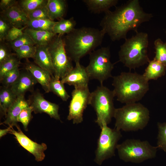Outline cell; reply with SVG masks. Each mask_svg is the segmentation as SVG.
Segmentation results:
<instances>
[{
	"label": "cell",
	"instance_id": "1",
	"mask_svg": "<svg viewBox=\"0 0 166 166\" xmlns=\"http://www.w3.org/2000/svg\"><path fill=\"white\" fill-rule=\"evenodd\" d=\"M152 16L144 11L139 0H129L114 11L105 12L100 26L112 41H119L126 39L130 31L137 32L140 25L149 21Z\"/></svg>",
	"mask_w": 166,
	"mask_h": 166
},
{
	"label": "cell",
	"instance_id": "2",
	"mask_svg": "<svg viewBox=\"0 0 166 166\" xmlns=\"http://www.w3.org/2000/svg\"><path fill=\"white\" fill-rule=\"evenodd\" d=\"M105 34L101 29L87 27L75 28L64 35L68 56L72 61L80 62L82 58L89 55L101 45Z\"/></svg>",
	"mask_w": 166,
	"mask_h": 166
},
{
	"label": "cell",
	"instance_id": "3",
	"mask_svg": "<svg viewBox=\"0 0 166 166\" xmlns=\"http://www.w3.org/2000/svg\"><path fill=\"white\" fill-rule=\"evenodd\" d=\"M112 77V85L115 96L122 103L127 104L137 102L149 89L148 81L143 74L122 72Z\"/></svg>",
	"mask_w": 166,
	"mask_h": 166
},
{
	"label": "cell",
	"instance_id": "4",
	"mask_svg": "<svg viewBox=\"0 0 166 166\" xmlns=\"http://www.w3.org/2000/svg\"><path fill=\"white\" fill-rule=\"evenodd\" d=\"M118 52L119 61L129 69H135L148 63V45L147 33L136 32L135 35L125 39Z\"/></svg>",
	"mask_w": 166,
	"mask_h": 166
},
{
	"label": "cell",
	"instance_id": "5",
	"mask_svg": "<svg viewBox=\"0 0 166 166\" xmlns=\"http://www.w3.org/2000/svg\"><path fill=\"white\" fill-rule=\"evenodd\" d=\"M114 118L115 128L125 132L143 129L150 120V112L147 108L140 103L125 104L116 108Z\"/></svg>",
	"mask_w": 166,
	"mask_h": 166
},
{
	"label": "cell",
	"instance_id": "6",
	"mask_svg": "<svg viewBox=\"0 0 166 166\" xmlns=\"http://www.w3.org/2000/svg\"><path fill=\"white\" fill-rule=\"evenodd\" d=\"M158 148L147 140L128 139L118 144L117 150L120 158L125 162L140 163L155 158Z\"/></svg>",
	"mask_w": 166,
	"mask_h": 166
},
{
	"label": "cell",
	"instance_id": "7",
	"mask_svg": "<svg viewBox=\"0 0 166 166\" xmlns=\"http://www.w3.org/2000/svg\"><path fill=\"white\" fill-rule=\"evenodd\" d=\"M115 97L113 90L103 84H101L91 93L89 105L96 113L97 119L95 122L100 128L104 124L108 125L114 117L116 109L113 103Z\"/></svg>",
	"mask_w": 166,
	"mask_h": 166
},
{
	"label": "cell",
	"instance_id": "8",
	"mask_svg": "<svg viewBox=\"0 0 166 166\" xmlns=\"http://www.w3.org/2000/svg\"><path fill=\"white\" fill-rule=\"evenodd\" d=\"M110 57L109 47H101L89 54V62L86 68L90 79L97 80L103 84L104 81L113 77L114 64Z\"/></svg>",
	"mask_w": 166,
	"mask_h": 166
},
{
	"label": "cell",
	"instance_id": "9",
	"mask_svg": "<svg viewBox=\"0 0 166 166\" xmlns=\"http://www.w3.org/2000/svg\"><path fill=\"white\" fill-rule=\"evenodd\" d=\"M47 46L54 70V77L61 80L74 67L65 49L64 35L57 34Z\"/></svg>",
	"mask_w": 166,
	"mask_h": 166
},
{
	"label": "cell",
	"instance_id": "10",
	"mask_svg": "<svg viewBox=\"0 0 166 166\" xmlns=\"http://www.w3.org/2000/svg\"><path fill=\"white\" fill-rule=\"evenodd\" d=\"M101 128L94 159V161L99 165L104 160L115 155L118 141L122 136L120 131L115 128L112 129L107 125H103Z\"/></svg>",
	"mask_w": 166,
	"mask_h": 166
},
{
	"label": "cell",
	"instance_id": "11",
	"mask_svg": "<svg viewBox=\"0 0 166 166\" xmlns=\"http://www.w3.org/2000/svg\"><path fill=\"white\" fill-rule=\"evenodd\" d=\"M91 93L88 86L75 87L73 90L67 119L72 120L73 124H78L83 121V113L89 105Z\"/></svg>",
	"mask_w": 166,
	"mask_h": 166
},
{
	"label": "cell",
	"instance_id": "12",
	"mask_svg": "<svg viewBox=\"0 0 166 166\" xmlns=\"http://www.w3.org/2000/svg\"><path fill=\"white\" fill-rule=\"evenodd\" d=\"M17 128V131L12 127L10 133L14 136L22 147L34 156L37 161L43 160L45 156L44 152L47 148L46 145L44 143L39 144L34 142L23 132L19 126Z\"/></svg>",
	"mask_w": 166,
	"mask_h": 166
},
{
	"label": "cell",
	"instance_id": "13",
	"mask_svg": "<svg viewBox=\"0 0 166 166\" xmlns=\"http://www.w3.org/2000/svg\"><path fill=\"white\" fill-rule=\"evenodd\" d=\"M28 102L35 113H45L51 118L57 120H60L58 113V105L46 100L40 93H34Z\"/></svg>",
	"mask_w": 166,
	"mask_h": 166
},
{
	"label": "cell",
	"instance_id": "14",
	"mask_svg": "<svg viewBox=\"0 0 166 166\" xmlns=\"http://www.w3.org/2000/svg\"><path fill=\"white\" fill-rule=\"evenodd\" d=\"M73 69L61 80L63 84L73 86L74 88L88 86L90 80L86 67L81 65L80 62H76Z\"/></svg>",
	"mask_w": 166,
	"mask_h": 166
},
{
	"label": "cell",
	"instance_id": "15",
	"mask_svg": "<svg viewBox=\"0 0 166 166\" xmlns=\"http://www.w3.org/2000/svg\"><path fill=\"white\" fill-rule=\"evenodd\" d=\"M0 16L12 26L19 29L26 27L29 20L27 14L21 8L18 3L8 10L1 11Z\"/></svg>",
	"mask_w": 166,
	"mask_h": 166
},
{
	"label": "cell",
	"instance_id": "16",
	"mask_svg": "<svg viewBox=\"0 0 166 166\" xmlns=\"http://www.w3.org/2000/svg\"><path fill=\"white\" fill-rule=\"evenodd\" d=\"M37 82L31 73L26 69L20 72L18 79L10 88L17 97L24 96L26 92L33 90Z\"/></svg>",
	"mask_w": 166,
	"mask_h": 166
},
{
	"label": "cell",
	"instance_id": "17",
	"mask_svg": "<svg viewBox=\"0 0 166 166\" xmlns=\"http://www.w3.org/2000/svg\"><path fill=\"white\" fill-rule=\"evenodd\" d=\"M30 106L28 101L26 100L24 96L17 97L13 104L8 109L6 115V119L2 124H5L13 127L18 125L17 119L22 111Z\"/></svg>",
	"mask_w": 166,
	"mask_h": 166
},
{
	"label": "cell",
	"instance_id": "18",
	"mask_svg": "<svg viewBox=\"0 0 166 166\" xmlns=\"http://www.w3.org/2000/svg\"><path fill=\"white\" fill-rule=\"evenodd\" d=\"M36 46V51L33 58L34 62L37 65L49 72L52 77H54V70L47 46Z\"/></svg>",
	"mask_w": 166,
	"mask_h": 166
},
{
	"label": "cell",
	"instance_id": "19",
	"mask_svg": "<svg viewBox=\"0 0 166 166\" xmlns=\"http://www.w3.org/2000/svg\"><path fill=\"white\" fill-rule=\"evenodd\" d=\"M26 69L31 73L46 93L50 92L49 85L53 77L49 72L37 65L29 62L26 64Z\"/></svg>",
	"mask_w": 166,
	"mask_h": 166
},
{
	"label": "cell",
	"instance_id": "20",
	"mask_svg": "<svg viewBox=\"0 0 166 166\" xmlns=\"http://www.w3.org/2000/svg\"><path fill=\"white\" fill-rule=\"evenodd\" d=\"M23 32L29 35L36 45L47 46L57 34L53 32L33 30L26 28Z\"/></svg>",
	"mask_w": 166,
	"mask_h": 166
},
{
	"label": "cell",
	"instance_id": "21",
	"mask_svg": "<svg viewBox=\"0 0 166 166\" xmlns=\"http://www.w3.org/2000/svg\"><path fill=\"white\" fill-rule=\"evenodd\" d=\"M46 6L49 19L53 21L63 18L67 9L65 0H48Z\"/></svg>",
	"mask_w": 166,
	"mask_h": 166
},
{
	"label": "cell",
	"instance_id": "22",
	"mask_svg": "<svg viewBox=\"0 0 166 166\" xmlns=\"http://www.w3.org/2000/svg\"><path fill=\"white\" fill-rule=\"evenodd\" d=\"M166 70V65L153 59L150 61L143 75L148 81L156 80L164 75Z\"/></svg>",
	"mask_w": 166,
	"mask_h": 166
},
{
	"label": "cell",
	"instance_id": "23",
	"mask_svg": "<svg viewBox=\"0 0 166 166\" xmlns=\"http://www.w3.org/2000/svg\"><path fill=\"white\" fill-rule=\"evenodd\" d=\"M82 2L91 12L99 14L105 13L109 10L110 8L116 6L118 1L117 0H83Z\"/></svg>",
	"mask_w": 166,
	"mask_h": 166
},
{
	"label": "cell",
	"instance_id": "24",
	"mask_svg": "<svg viewBox=\"0 0 166 166\" xmlns=\"http://www.w3.org/2000/svg\"><path fill=\"white\" fill-rule=\"evenodd\" d=\"M17 97L10 88L2 86L0 90V109L1 112L6 115L9 108L16 101Z\"/></svg>",
	"mask_w": 166,
	"mask_h": 166
},
{
	"label": "cell",
	"instance_id": "25",
	"mask_svg": "<svg viewBox=\"0 0 166 166\" xmlns=\"http://www.w3.org/2000/svg\"><path fill=\"white\" fill-rule=\"evenodd\" d=\"M76 24V21L73 17L68 19L62 18L56 22L53 28V32L62 36L68 34L75 28Z\"/></svg>",
	"mask_w": 166,
	"mask_h": 166
},
{
	"label": "cell",
	"instance_id": "26",
	"mask_svg": "<svg viewBox=\"0 0 166 166\" xmlns=\"http://www.w3.org/2000/svg\"><path fill=\"white\" fill-rule=\"evenodd\" d=\"M56 22L49 19H29L26 28L35 30L53 32V28Z\"/></svg>",
	"mask_w": 166,
	"mask_h": 166
},
{
	"label": "cell",
	"instance_id": "27",
	"mask_svg": "<svg viewBox=\"0 0 166 166\" xmlns=\"http://www.w3.org/2000/svg\"><path fill=\"white\" fill-rule=\"evenodd\" d=\"M49 90L64 101H66L70 97L65 89L64 84L60 80L54 77L52 78L50 82Z\"/></svg>",
	"mask_w": 166,
	"mask_h": 166
},
{
	"label": "cell",
	"instance_id": "28",
	"mask_svg": "<svg viewBox=\"0 0 166 166\" xmlns=\"http://www.w3.org/2000/svg\"><path fill=\"white\" fill-rule=\"evenodd\" d=\"M48 0H22L18 2L21 8L27 15L36 9L46 5Z\"/></svg>",
	"mask_w": 166,
	"mask_h": 166
},
{
	"label": "cell",
	"instance_id": "29",
	"mask_svg": "<svg viewBox=\"0 0 166 166\" xmlns=\"http://www.w3.org/2000/svg\"><path fill=\"white\" fill-rule=\"evenodd\" d=\"M20 59L13 54L8 58L0 64V79L7 73L18 67Z\"/></svg>",
	"mask_w": 166,
	"mask_h": 166
},
{
	"label": "cell",
	"instance_id": "30",
	"mask_svg": "<svg viewBox=\"0 0 166 166\" xmlns=\"http://www.w3.org/2000/svg\"><path fill=\"white\" fill-rule=\"evenodd\" d=\"M155 55L154 59L166 65V44L160 39L158 38L154 42Z\"/></svg>",
	"mask_w": 166,
	"mask_h": 166
},
{
	"label": "cell",
	"instance_id": "31",
	"mask_svg": "<svg viewBox=\"0 0 166 166\" xmlns=\"http://www.w3.org/2000/svg\"><path fill=\"white\" fill-rule=\"evenodd\" d=\"M36 49V45H26L14 50L15 54L20 60L22 58H33Z\"/></svg>",
	"mask_w": 166,
	"mask_h": 166
},
{
	"label": "cell",
	"instance_id": "32",
	"mask_svg": "<svg viewBox=\"0 0 166 166\" xmlns=\"http://www.w3.org/2000/svg\"><path fill=\"white\" fill-rule=\"evenodd\" d=\"M157 126L158 133L156 146L166 153V122H158Z\"/></svg>",
	"mask_w": 166,
	"mask_h": 166
},
{
	"label": "cell",
	"instance_id": "33",
	"mask_svg": "<svg viewBox=\"0 0 166 166\" xmlns=\"http://www.w3.org/2000/svg\"><path fill=\"white\" fill-rule=\"evenodd\" d=\"M20 73V72L18 67L6 73L0 79L2 86L10 88L17 80Z\"/></svg>",
	"mask_w": 166,
	"mask_h": 166
},
{
	"label": "cell",
	"instance_id": "34",
	"mask_svg": "<svg viewBox=\"0 0 166 166\" xmlns=\"http://www.w3.org/2000/svg\"><path fill=\"white\" fill-rule=\"evenodd\" d=\"M10 47L13 50L26 45H36L30 36L24 33L16 39L10 42Z\"/></svg>",
	"mask_w": 166,
	"mask_h": 166
},
{
	"label": "cell",
	"instance_id": "35",
	"mask_svg": "<svg viewBox=\"0 0 166 166\" xmlns=\"http://www.w3.org/2000/svg\"><path fill=\"white\" fill-rule=\"evenodd\" d=\"M33 111L32 107L30 105L24 109L18 117V122H20L22 124L25 131L27 130V127L31 119V113Z\"/></svg>",
	"mask_w": 166,
	"mask_h": 166
},
{
	"label": "cell",
	"instance_id": "36",
	"mask_svg": "<svg viewBox=\"0 0 166 166\" xmlns=\"http://www.w3.org/2000/svg\"><path fill=\"white\" fill-rule=\"evenodd\" d=\"M46 5L40 7L27 15L30 20L49 19Z\"/></svg>",
	"mask_w": 166,
	"mask_h": 166
},
{
	"label": "cell",
	"instance_id": "37",
	"mask_svg": "<svg viewBox=\"0 0 166 166\" xmlns=\"http://www.w3.org/2000/svg\"><path fill=\"white\" fill-rule=\"evenodd\" d=\"M12 26L5 19L0 17V41L3 42L11 28Z\"/></svg>",
	"mask_w": 166,
	"mask_h": 166
},
{
	"label": "cell",
	"instance_id": "38",
	"mask_svg": "<svg viewBox=\"0 0 166 166\" xmlns=\"http://www.w3.org/2000/svg\"><path fill=\"white\" fill-rule=\"evenodd\" d=\"M26 28V27L19 29L12 26L9 30L5 40L10 42L16 39L23 34V30Z\"/></svg>",
	"mask_w": 166,
	"mask_h": 166
},
{
	"label": "cell",
	"instance_id": "39",
	"mask_svg": "<svg viewBox=\"0 0 166 166\" xmlns=\"http://www.w3.org/2000/svg\"><path fill=\"white\" fill-rule=\"evenodd\" d=\"M13 54L9 50L7 46L2 42L0 44V64L8 58Z\"/></svg>",
	"mask_w": 166,
	"mask_h": 166
},
{
	"label": "cell",
	"instance_id": "40",
	"mask_svg": "<svg viewBox=\"0 0 166 166\" xmlns=\"http://www.w3.org/2000/svg\"><path fill=\"white\" fill-rule=\"evenodd\" d=\"M18 3V1L15 0H1L0 1V7L1 11L8 10Z\"/></svg>",
	"mask_w": 166,
	"mask_h": 166
},
{
	"label": "cell",
	"instance_id": "41",
	"mask_svg": "<svg viewBox=\"0 0 166 166\" xmlns=\"http://www.w3.org/2000/svg\"><path fill=\"white\" fill-rule=\"evenodd\" d=\"M12 127L9 126L7 128L0 130V137H2L6 135L8 133H10Z\"/></svg>",
	"mask_w": 166,
	"mask_h": 166
},
{
	"label": "cell",
	"instance_id": "42",
	"mask_svg": "<svg viewBox=\"0 0 166 166\" xmlns=\"http://www.w3.org/2000/svg\"><path fill=\"white\" fill-rule=\"evenodd\" d=\"M165 43V44H166V42Z\"/></svg>",
	"mask_w": 166,
	"mask_h": 166
},
{
	"label": "cell",
	"instance_id": "43",
	"mask_svg": "<svg viewBox=\"0 0 166 166\" xmlns=\"http://www.w3.org/2000/svg\"></svg>",
	"mask_w": 166,
	"mask_h": 166
}]
</instances>
